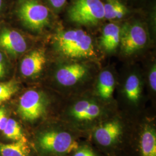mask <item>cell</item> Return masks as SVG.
<instances>
[{
    "mask_svg": "<svg viewBox=\"0 0 156 156\" xmlns=\"http://www.w3.org/2000/svg\"><path fill=\"white\" fill-rule=\"evenodd\" d=\"M19 89V84L15 80L0 83V105L9 100Z\"/></svg>",
    "mask_w": 156,
    "mask_h": 156,
    "instance_id": "cell-19",
    "label": "cell"
},
{
    "mask_svg": "<svg viewBox=\"0 0 156 156\" xmlns=\"http://www.w3.org/2000/svg\"><path fill=\"white\" fill-rule=\"evenodd\" d=\"M101 114V108L93 101H79L73 105L71 110V115L79 121L93 120Z\"/></svg>",
    "mask_w": 156,
    "mask_h": 156,
    "instance_id": "cell-11",
    "label": "cell"
},
{
    "mask_svg": "<svg viewBox=\"0 0 156 156\" xmlns=\"http://www.w3.org/2000/svg\"><path fill=\"white\" fill-rule=\"evenodd\" d=\"M2 5V0H0V10H1V9Z\"/></svg>",
    "mask_w": 156,
    "mask_h": 156,
    "instance_id": "cell-25",
    "label": "cell"
},
{
    "mask_svg": "<svg viewBox=\"0 0 156 156\" xmlns=\"http://www.w3.org/2000/svg\"><path fill=\"white\" fill-rule=\"evenodd\" d=\"M123 134V127L118 120L103 123L95 130V140L101 146H110L116 144Z\"/></svg>",
    "mask_w": 156,
    "mask_h": 156,
    "instance_id": "cell-9",
    "label": "cell"
},
{
    "mask_svg": "<svg viewBox=\"0 0 156 156\" xmlns=\"http://www.w3.org/2000/svg\"><path fill=\"white\" fill-rule=\"evenodd\" d=\"M58 50L71 58H88L95 55L92 39L82 30H71L62 32L56 37Z\"/></svg>",
    "mask_w": 156,
    "mask_h": 156,
    "instance_id": "cell-1",
    "label": "cell"
},
{
    "mask_svg": "<svg viewBox=\"0 0 156 156\" xmlns=\"http://www.w3.org/2000/svg\"><path fill=\"white\" fill-rule=\"evenodd\" d=\"M27 44L22 35L18 31L4 28L0 31V50L16 57L26 51Z\"/></svg>",
    "mask_w": 156,
    "mask_h": 156,
    "instance_id": "cell-7",
    "label": "cell"
},
{
    "mask_svg": "<svg viewBox=\"0 0 156 156\" xmlns=\"http://www.w3.org/2000/svg\"><path fill=\"white\" fill-rule=\"evenodd\" d=\"M46 63L45 52L41 49L34 50L24 56L20 64V73L24 77L35 78L39 75Z\"/></svg>",
    "mask_w": 156,
    "mask_h": 156,
    "instance_id": "cell-10",
    "label": "cell"
},
{
    "mask_svg": "<svg viewBox=\"0 0 156 156\" xmlns=\"http://www.w3.org/2000/svg\"><path fill=\"white\" fill-rule=\"evenodd\" d=\"M23 24L31 30L44 28L49 20V12L45 6L34 0L23 1L18 10Z\"/></svg>",
    "mask_w": 156,
    "mask_h": 156,
    "instance_id": "cell-5",
    "label": "cell"
},
{
    "mask_svg": "<svg viewBox=\"0 0 156 156\" xmlns=\"http://www.w3.org/2000/svg\"><path fill=\"white\" fill-rule=\"evenodd\" d=\"M48 106L46 97L37 90H29L20 97L17 112L23 120L33 122L45 115Z\"/></svg>",
    "mask_w": 156,
    "mask_h": 156,
    "instance_id": "cell-4",
    "label": "cell"
},
{
    "mask_svg": "<svg viewBox=\"0 0 156 156\" xmlns=\"http://www.w3.org/2000/svg\"><path fill=\"white\" fill-rule=\"evenodd\" d=\"M104 7V18L109 20L121 19L127 12L126 6L119 0H106Z\"/></svg>",
    "mask_w": 156,
    "mask_h": 156,
    "instance_id": "cell-17",
    "label": "cell"
},
{
    "mask_svg": "<svg viewBox=\"0 0 156 156\" xmlns=\"http://www.w3.org/2000/svg\"><path fill=\"white\" fill-rule=\"evenodd\" d=\"M7 72V65L4 55L0 50V79L4 78Z\"/></svg>",
    "mask_w": 156,
    "mask_h": 156,
    "instance_id": "cell-21",
    "label": "cell"
},
{
    "mask_svg": "<svg viewBox=\"0 0 156 156\" xmlns=\"http://www.w3.org/2000/svg\"><path fill=\"white\" fill-rule=\"evenodd\" d=\"M30 153L26 140H16L11 144L0 142L1 156H29Z\"/></svg>",
    "mask_w": 156,
    "mask_h": 156,
    "instance_id": "cell-15",
    "label": "cell"
},
{
    "mask_svg": "<svg viewBox=\"0 0 156 156\" xmlns=\"http://www.w3.org/2000/svg\"><path fill=\"white\" fill-rule=\"evenodd\" d=\"M67 0H49L51 5L56 9H60L66 4Z\"/></svg>",
    "mask_w": 156,
    "mask_h": 156,
    "instance_id": "cell-24",
    "label": "cell"
},
{
    "mask_svg": "<svg viewBox=\"0 0 156 156\" xmlns=\"http://www.w3.org/2000/svg\"><path fill=\"white\" fill-rule=\"evenodd\" d=\"M9 117L7 115V112L4 108H0V131H2L4 128Z\"/></svg>",
    "mask_w": 156,
    "mask_h": 156,
    "instance_id": "cell-23",
    "label": "cell"
},
{
    "mask_svg": "<svg viewBox=\"0 0 156 156\" xmlns=\"http://www.w3.org/2000/svg\"><path fill=\"white\" fill-rule=\"evenodd\" d=\"M125 94L129 101L135 103L140 100L142 88L140 78L135 74L129 75L124 85Z\"/></svg>",
    "mask_w": 156,
    "mask_h": 156,
    "instance_id": "cell-16",
    "label": "cell"
},
{
    "mask_svg": "<svg viewBox=\"0 0 156 156\" xmlns=\"http://www.w3.org/2000/svg\"><path fill=\"white\" fill-rule=\"evenodd\" d=\"M39 148L48 153L63 154L75 151L78 142L67 132L48 130L42 132L37 137Z\"/></svg>",
    "mask_w": 156,
    "mask_h": 156,
    "instance_id": "cell-2",
    "label": "cell"
},
{
    "mask_svg": "<svg viewBox=\"0 0 156 156\" xmlns=\"http://www.w3.org/2000/svg\"><path fill=\"white\" fill-rule=\"evenodd\" d=\"M147 40L146 31L140 24L125 26L121 30L120 44L122 50L126 55H130L142 48Z\"/></svg>",
    "mask_w": 156,
    "mask_h": 156,
    "instance_id": "cell-6",
    "label": "cell"
},
{
    "mask_svg": "<svg viewBox=\"0 0 156 156\" xmlns=\"http://www.w3.org/2000/svg\"><path fill=\"white\" fill-rule=\"evenodd\" d=\"M149 83L151 85V88L153 91H156V65L154 64L151 69L149 74Z\"/></svg>",
    "mask_w": 156,
    "mask_h": 156,
    "instance_id": "cell-22",
    "label": "cell"
},
{
    "mask_svg": "<svg viewBox=\"0 0 156 156\" xmlns=\"http://www.w3.org/2000/svg\"><path fill=\"white\" fill-rule=\"evenodd\" d=\"M121 29L115 23L106 24L102 31L101 45L106 51H112L120 44Z\"/></svg>",
    "mask_w": 156,
    "mask_h": 156,
    "instance_id": "cell-12",
    "label": "cell"
},
{
    "mask_svg": "<svg viewBox=\"0 0 156 156\" xmlns=\"http://www.w3.org/2000/svg\"><path fill=\"white\" fill-rule=\"evenodd\" d=\"M141 156H156V133L152 126L147 125L143 129L140 141Z\"/></svg>",
    "mask_w": 156,
    "mask_h": 156,
    "instance_id": "cell-13",
    "label": "cell"
},
{
    "mask_svg": "<svg viewBox=\"0 0 156 156\" xmlns=\"http://www.w3.org/2000/svg\"><path fill=\"white\" fill-rule=\"evenodd\" d=\"M115 78L110 71H104L101 73L97 84V93L101 98L109 100L111 98L115 90Z\"/></svg>",
    "mask_w": 156,
    "mask_h": 156,
    "instance_id": "cell-14",
    "label": "cell"
},
{
    "mask_svg": "<svg viewBox=\"0 0 156 156\" xmlns=\"http://www.w3.org/2000/svg\"><path fill=\"white\" fill-rule=\"evenodd\" d=\"M2 133L8 140L14 141L26 140L23 135L20 124L12 118H8Z\"/></svg>",
    "mask_w": 156,
    "mask_h": 156,
    "instance_id": "cell-18",
    "label": "cell"
},
{
    "mask_svg": "<svg viewBox=\"0 0 156 156\" xmlns=\"http://www.w3.org/2000/svg\"><path fill=\"white\" fill-rule=\"evenodd\" d=\"M87 67L80 63H73L62 66L55 74L57 82L63 86H72L87 75Z\"/></svg>",
    "mask_w": 156,
    "mask_h": 156,
    "instance_id": "cell-8",
    "label": "cell"
},
{
    "mask_svg": "<svg viewBox=\"0 0 156 156\" xmlns=\"http://www.w3.org/2000/svg\"><path fill=\"white\" fill-rule=\"evenodd\" d=\"M73 22L94 25L104 18V3L101 0H76L68 11Z\"/></svg>",
    "mask_w": 156,
    "mask_h": 156,
    "instance_id": "cell-3",
    "label": "cell"
},
{
    "mask_svg": "<svg viewBox=\"0 0 156 156\" xmlns=\"http://www.w3.org/2000/svg\"><path fill=\"white\" fill-rule=\"evenodd\" d=\"M73 156H97L93 151L87 146H83L75 151Z\"/></svg>",
    "mask_w": 156,
    "mask_h": 156,
    "instance_id": "cell-20",
    "label": "cell"
}]
</instances>
